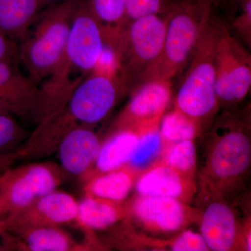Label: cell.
I'll use <instances>...</instances> for the list:
<instances>
[{
    "mask_svg": "<svg viewBox=\"0 0 251 251\" xmlns=\"http://www.w3.org/2000/svg\"><path fill=\"white\" fill-rule=\"evenodd\" d=\"M237 108L211 124L199 176L232 204L247 190L251 166L250 107Z\"/></svg>",
    "mask_w": 251,
    "mask_h": 251,
    "instance_id": "6da1fadb",
    "label": "cell"
},
{
    "mask_svg": "<svg viewBox=\"0 0 251 251\" xmlns=\"http://www.w3.org/2000/svg\"><path fill=\"white\" fill-rule=\"evenodd\" d=\"M215 1L177 0L173 3L167 14L166 37L161 55L142 74L133 88L145 81L172 80L186 67L210 21Z\"/></svg>",
    "mask_w": 251,
    "mask_h": 251,
    "instance_id": "7a4b0ae2",
    "label": "cell"
},
{
    "mask_svg": "<svg viewBox=\"0 0 251 251\" xmlns=\"http://www.w3.org/2000/svg\"><path fill=\"white\" fill-rule=\"evenodd\" d=\"M220 23L211 17L188 64L175 99V109L201 127L210 126L220 111L216 92V46Z\"/></svg>",
    "mask_w": 251,
    "mask_h": 251,
    "instance_id": "3957f363",
    "label": "cell"
},
{
    "mask_svg": "<svg viewBox=\"0 0 251 251\" xmlns=\"http://www.w3.org/2000/svg\"><path fill=\"white\" fill-rule=\"evenodd\" d=\"M76 1L48 5L18 44V60L37 85L49 80L62 62Z\"/></svg>",
    "mask_w": 251,
    "mask_h": 251,
    "instance_id": "277c9868",
    "label": "cell"
},
{
    "mask_svg": "<svg viewBox=\"0 0 251 251\" xmlns=\"http://www.w3.org/2000/svg\"><path fill=\"white\" fill-rule=\"evenodd\" d=\"M103 29L91 8L90 0H77L62 62L48 85L56 90L74 88L73 72L85 78L98 66L106 49Z\"/></svg>",
    "mask_w": 251,
    "mask_h": 251,
    "instance_id": "5b68a950",
    "label": "cell"
},
{
    "mask_svg": "<svg viewBox=\"0 0 251 251\" xmlns=\"http://www.w3.org/2000/svg\"><path fill=\"white\" fill-rule=\"evenodd\" d=\"M167 23V14L153 15L126 23L120 31L112 50L117 73L128 92L161 55Z\"/></svg>",
    "mask_w": 251,
    "mask_h": 251,
    "instance_id": "8992f818",
    "label": "cell"
},
{
    "mask_svg": "<svg viewBox=\"0 0 251 251\" xmlns=\"http://www.w3.org/2000/svg\"><path fill=\"white\" fill-rule=\"evenodd\" d=\"M196 206L201 234L209 251H251V219L241 220L234 204L199 178Z\"/></svg>",
    "mask_w": 251,
    "mask_h": 251,
    "instance_id": "52a82bcc",
    "label": "cell"
},
{
    "mask_svg": "<svg viewBox=\"0 0 251 251\" xmlns=\"http://www.w3.org/2000/svg\"><path fill=\"white\" fill-rule=\"evenodd\" d=\"M128 92L115 65H98L73 90L64 111L77 125L92 126L110 115Z\"/></svg>",
    "mask_w": 251,
    "mask_h": 251,
    "instance_id": "ba28073f",
    "label": "cell"
},
{
    "mask_svg": "<svg viewBox=\"0 0 251 251\" xmlns=\"http://www.w3.org/2000/svg\"><path fill=\"white\" fill-rule=\"evenodd\" d=\"M64 173L54 162L10 167L0 173V219L57 189Z\"/></svg>",
    "mask_w": 251,
    "mask_h": 251,
    "instance_id": "9c48e42d",
    "label": "cell"
},
{
    "mask_svg": "<svg viewBox=\"0 0 251 251\" xmlns=\"http://www.w3.org/2000/svg\"><path fill=\"white\" fill-rule=\"evenodd\" d=\"M126 203L128 214L124 221L151 235H176L201 219L200 208L174 198L135 193Z\"/></svg>",
    "mask_w": 251,
    "mask_h": 251,
    "instance_id": "30bf717a",
    "label": "cell"
},
{
    "mask_svg": "<svg viewBox=\"0 0 251 251\" xmlns=\"http://www.w3.org/2000/svg\"><path fill=\"white\" fill-rule=\"evenodd\" d=\"M216 68L220 110L237 108L250 92L251 56L221 23L216 46Z\"/></svg>",
    "mask_w": 251,
    "mask_h": 251,
    "instance_id": "8fae6325",
    "label": "cell"
},
{
    "mask_svg": "<svg viewBox=\"0 0 251 251\" xmlns=\"http://www.w3.org/2000/svg\"><path fill=\"white\" fill-rule=\"evenodd\" d=\"M172 88V80H165L145 81L135 86L130 92L128 103L112 124V131H143L159 126L171 100Z\"/></svg>",
    "mask_w": 251,
    "mask_h": 251,
    "instance_id": "7c38bea8",
    "label": "cell"
},
{
    "mask_svg": "<svg viewBox=\"0 0 251 251\" xmlns=\"http://www.w3.org/2000/svg\"><path fill=\"white\" fill-rule=\"evenodd\" d=\"M78 201L58 189L51 191L16 212L0 219V234L15 233L43 226H59L75 222Z\"/></svg>",
    "mask_w": 251,
    "mask_h": 251,
    "instance_id": "4fadbf2b",
    "label": "cell"
},
{
    "mask_svg": "<svg viewBox=\"0 0 251 251\" xmlns=\"http://www.w3.org/2000/svg\"><path fill=\"white\" fill-rule=\"evenodd\" d=\"M16 61H0V100L11 105L15 114L39 123L47 112L46 94L16 65Z\"/></svg>",
    "mask_w": 251,
    "mask_h": 251,
    "instance_id": "5bb4252c",
    "label": "cell"
},
{
    "mask_svg": "<svg viewBox=\"0 0 251 251\" xmlns=\"http://www.w3.org/2000/svg\"><path fill=\"white\" fill-rule=\"evenodd\" d=\"M105 242L109 247L122 251H209L201 234L191 229H185L175 237L167 239L152 237L134 228L125 221L110 227Z\"/></svg>",
    "mask_w": 251,
    "mask_h": 251,
    "instance_id": "9a60e30c",
    "label": "cell"
},
{
    "mask_svg": "<svg viewBox=\"0 0 251 251\" xmlns=\"http://www.w3.org/2000/svg\"><path fill=\"white\" fill-rule=\"evenodd\" d=\"M103 142L92 126L77 125L68 130L56 151L64 174L82 181L93 168Z\"/></svg>",
    "mask_w": 251,
    "mask_h": 251,
    "instance_id": "2e32d148",
    "label": "cell"
},
{
    "mask_svg": "<svg viewBox=\"0 0 251 251\" xmlns=\"http://www.w3.org/2000/svg\"><path fill=\"white\" fill-rule=\"evenodd\" d=\"M135 187L138 194L174 198L191 204L197 194L198 186L194 177L157 160L144 170Z\"/></svg>",
    "mask_w": 251,
    "mask_h": 251,
    "instance_id": "e0dca14e",
    "label": "cell"
},
{
    "mask_svg": "<svg viewBox=\"0 0 251 251\" xmlns=\"http://www.w3.org/2000/svg\"><path fill=\"white\" fill-rule=\"evenodd\" d=\"M6 251H82V243L77 242L59 226H43L23 229L15 233L0 234Z\"/></svg>",
    "mask_w": 251,
    "mask_h": 251,
    "instance_id": "ac0fdd59",
    "label": "cell"
},
{
    "mask_svg": "<svg viewBox=\"0 0 251 251\" xmlns=\"http://www.w3.org/2000/svg\"><path fill=\"white\" fill-rule=\"evenodd\" d=\"M143 171L127 163L111 171L93 175L83 181L84 193L86 196L124 202Z\"/></svg>",
    "mask_w": 251,
    "mask_h": 251,
    "instance_id": "d6986e66",
    "label": "cell"
},
{
    "mask_svg": "<svg viewBox=\"0 0 251 251\" xmlns=\"http://www.w3.org/2000/svg\"><path fill=\"white\" fill-rule=\"evenodd\" d=\"M127 214L126 201L115 202L85 195L78 201L75 222L85 231L105 230L126 219Z\"/></svg>",
    "mask_w": 251,
    "mask_h": 251,
    "instance_id": "ffe728a7",
    "label": "cell"
},
{
    "mask_svg": "<svg viewBox=\"0 0 251 251\" xmlns=\"http://www.w3.org/2000/svg\"><path fill=\"white\" fill-rule=\"evenodd\" d=\"M47 6L43 0H0V31L18 45Z\"/></svg>",
    "mask_w": 251,
    "mask_h": 251,
    "instance_id": "44dd1931",
    "label": "cell"
},
{
    "mask_svg": "<svg viewBox=\"0 0 251 251\" xmlns=\"http://www.w3.org/2000/svg\"><path fill=\"white\" fill-rule=\"evenodd\" d=\"M139 136L140 132L136 130L112 131L108 138L103 140L93 168L82 181L129 163L138 146Z\"/></svg>",
    "mask_w": 251,
    "mask_h": 251,
    "instance_id": "7402d4cb",
    "label": "cell"
},
{
    "mask_svg": "<svg viewBox=\"0 0 251 251\" xmlns=\"http://www.w3.org/2000/svg\"><path fill=\"white\" fill-rule=\"evenodd\" d=\"M90 4L103 29L106 46L113 49L125 24V0H90Z\"/></svg>",
    "mask_w": 251,
    "mask_h": 251,
    "instance_id": "603a6c76",
    "label": "cell"
},
{
    "mask_svg": "<svg viewBox=\"0 0 251 251\" xmlns=\"http://www.w3.org/2000/svg\"><path fill=\"white\" fill-rule=\"evenodd\" d=\"M159 131L164 146L182 140H194L203 130L196 122L174 108L162 117Z\"/></svg>",
    "mask_w": 251,
    "mask_h": 251,
    "instance_id": "cb8c5ba5",
    "label": "cell"
},
{
    "mask_svg": "<svg viewBox=\"0 0 251 251\" xmlns=\"http://www.w3.org/2000/svg\"><path fill=\"white\" fill-rule=\"evenodd\" d=\"M158 161L183 174L196 178L198 170L197 152L193 140L164 145Z\"/></svg>",
    "mask_w": 251,
    "mask_h": 251,
    "instance_id": "d4e9b609",
    "label": "cell"
},
{
    "mask_svg": "<svg viewBox=\"0 0 251 251\" xmlns=\"http://www.w3.org/2000/svg\"><path fill=\"white\" fill-rule=\"evenodd\" d=\"M162 149L163 143L159 126L140 132L138 146L128 163L143 171L158 159Z\"/></svg>",
    "mask_w": 251,
    "mask_h": 251,
    "instance_id": "484cf974",
    "label": "cell"
},
{
    "mask_svg": "<svg viewBox=\"0 0 251 251\" xmlns=\"http://www.w3.org/2000/svg\"><path fill=\"white\" fill-rule=\"evenodd\" d=\"M174 0H125V24L145 16H165Z\"/></svg>",
    "mask_w": 251,
    "mask_h": 251,
    "instance_id": "4316f807",
    "label": "cell"
},
{
    "mask_svg": "<svg viewBox=\"0 0 251 251\" xmlns=\"http://www.w3.org/2000/svg\"><path fill=\"white\" fill-rule=\"evenodd\" d=\"M26 138L27 131L11 113L0 114V153L16 151Z\"/></svg>",
    "mask_w": 251,
    "mask_h": 251,
    "instance_id": "83f0119b",
    "label": "cell"
},
{
    "mask_svg": "<svg viewBox=\"0 0 251 251\" xmlns=\"http://www.w3.org/2000/svg\"><path fill=\"white\" fill-rule=\"evenodd\" d=\"M241 11L232 23V27L244 44L251 46V0H239Z\"/></svg>",
    "mask_w": 251,
    "mask_h": 251,
    "instance_id": "f1b7e54d",
    "label": "cell"
},
{
    "mask_svg": "<svg viewBox=\"0 0 251 251\" xmlns=\"http://www.w3.org/2000/svg\"><path fill=\"white\" fill-rule=\"evenodd\" d=\"M18 62V44L0 31V61Z\"/></svg>",
    "mask_w": 251,
    "mask_h": 251,
    "instance_id": "f546056e",
    "label": "cell"
},
{
    "mask_svg": "<svg viewBox=\"0 0 251 251\" xmlns=\"http://www.w3.org/2000/svg\"><path fill=\"white\" fill-rule=\"evenodd\" d=\"M20 159L22 158L18 150L11 152L0 153V173L13 166Z\"/></svg>",
    "mask_w": 251,
    "mask_h": 251,
    "instance_id": "4dcf8cb0",
    "label": "cell"
},
{
    "mask_svg": "<svg viewBox=\"0 0 251 251\" xmlns=\"http://www.w3.org/2000/svg\"><path fill=\"white\" fill-rule=\"evenodd\" d=\"M11 113L15 114L14 108L4 100H0V114Z\"/></svg>",
    "mask_w": 251,
    "mask_h": 251,
    "instance_id": "1f68e13d",
    "label": "cell"
},
{
    "mask_svg": "<svg viewBox=\"0 0 251 251\" xmlns=\"http://www.w3.org/2000/svg\"><path fill=\"white\" fill-rule=\"evenodd\" d=\"M48 5L54 4V3L62 2V1H67V0H43Z\"/></svg>",
    "mask_w": 251,
    "mask_h": 251,
    "instance_id": "d6a6232c",
    "label": "cell"
},
{
    "mask_svg": "<svg viewBox=\"0 0 251 251\" xmlns=\"http://www.w3.org/2000/svg\"><path fill=\"white\" fill-rule=\"evenodd\" d=\"M6 251V248L3 245L2 243L0 242V251Z\"/></svg>",
    "mask_w": 251,
    "mask_h": 251,
    "instance_id": "836d02e7",
    "label": "cell"
},
{
    "mask_svg": "<svg viewBox=\"0 0 251 251\" xmlns=\"http://www.w3.org/2000/svg\"><path fill=\"white\" fill-rule=\"evenodd\" d=\"M174 1H177V0H174Z\"/></svg>",
    "mask_w": 251,
    "mask_h": 251,
    "instance_id": "e575fe53",
    "label": "cell"
},
{
    "mask_svg": "<svg viewBox=\"0 0 251 251\" xmlns=\"http://www.w3.org/2000/svg\"><path fill=\"white\" fill-rule=\"evenodd\" d=\"M238 1H239V0H238Z\"/></svg>",
    "mask_w": 251,
    "mask_h": 251,
    "instance_id": "d590c367",
    "label": "cell"
}]
</instances>
